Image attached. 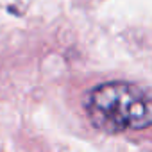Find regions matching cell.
<instances>
[{
	"label": "cell",
	"instance_id": "6da1fadb",
	"mask_svg": "<svg viewBox=\"0 0 152 152\" xmlns=\"http://www.w3.org/2000/svg\"><path fill=\"white\" fill-rule=\"evenodd\" d=\"M83 106L91 125L102 132L116 134L152 127V90L134 83L99 84L84 95Z\"/></svg>",
	"mask_w": 152,
	"mask_h": 152
}]
</instances>
